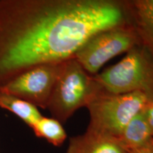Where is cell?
<instances>
[{
  "label": "cell",
  "instance_id": "1",
  "mask_svg": "<svg viewBox=\"0 0 153 153\" xmlns=\"http://www.w3.org/2000/svg\"><path fill=\"white\" fill-rule=\"evenodd\" d=\"M125 0H0V87L74 57L101 30L128 24Z\"/></svg>",
  "mask_w": 153,
  "mask_h": 153
},
{
  "label": "cell",
  "instance_id": "2",
  "mask_svg": "<svg viewBox=\"0 0 153 153\" xmlns=\"http://www.w3.org/2000/svg\"><path fill=\"white\" fill-rule=\"evenodd\" d=\"M100 94L94 75L72 57L62 62L47 109L52 118L65 123L76 111L87 107Z\"/></svg>",
  "mask_w": 153,
  "mask_h": 153
},
{
  "label": "cell",
  "instance_id": "3",
  "mask_svg": "<svg viewBox=\"0 0 153 153\" xmlns=\"http://www.w3.org/2000/svg\"><path fill=\"white\" fill-rule=\"evenodd\" d=\"M101 93L123 94L142 91L153 97V56L142 45L126 53L121 60L94 75Z\"/></svg>",
  "mask_w": 153,
  "mask_h": 153
},
{
  "label": "cell",
  "instance_id": "4",
  "mask_svg": "<svg viewBox=\"0 0 153 153\" xmlns=\"http://www.w3.org/2000/svg\"><path fill=\"white\" fill-rule=\"evenodd\" d=\"M150 98L142 91L100 94L86 107L89 113L87 131L119 138L126 126L143 111Z\"/></svg>",
  "mask_w": 153,
  "mask_h": 153
},
{
  "label": "cell",
  "instance_id": "5",
  "mask_svg": "<svg viewBox=\"0 0 153 153\" xmlns=\"http://www.w3.org/2000/svg\"><path fill=\"white\" fill-rule=\"evenodd\" d=\"M137 45H141L138 36L128 23L94 34L76 51L74 58L86 72L95 75L108 61Z\"/></svg>",
  "mask_w": 153,
  "mask_h": 153
},
{
  "label": "cell",
  "instance_id": "6",
  "mask_svg": "<svg viewBox=\"0 0 153 153\" xmlns=\"http://www.w3.org/2000/svg\"><path fill=\"white\" fill-rule=\"evenodd\" d=\"M63 62L40 65L26 70L2 87L0 91L47 108Z\"/></svg>",
  "mask_w": 153,
  "mask_h": 153
},
{
  "label": "cell",
  "instance_id": "7",
  "mask_svg": "<svg viewBox=\"0 0 153 153\" xmlns=\"http://www.w3.org/2000/svg\"><path fill=\"white\" fill-rule=\"evenodd\" d=\"M129 23L153 56V0H126Z\"/></svg>",
  "mask_w": 153,
  "mask_h": 153
},
{
  "label": "cell",
  "instance_id": "8",
  "mask_svg": "<svg viewBox=\"0 0 153 153\" xmlns=\"http://www.w3.org/2000/svg\"><path fill=\"white\" fill-rule=\"evenodd\" d=\"M65 153H129L119 138L87 131L70 139Z\"/></svg>",
  "mask_w": 153,
  "mask_h": 153
},
{
  "label": "cell",
  "instance_id": "9",
  "mask_svg": "<svg viewBox=\"0 0 153 153\" xmlns=\"http://www.w3.org/2000/svg\"><path fill=\"white\" fill-rule=\"evenodd\" d=\"M119 140L129 153L153 150V134L145 121L143 111L126 126Z\"/></svg>",
  "mask_w": 153,
  "mask_h": 153
},
{
  "label": "cell",
  "instance_id": "10",
  "mask_svg": "<svg viewBox=\"0 0 153 153\" xmlns=\"http://www.w3.org/2000/svg\"><path fill=\"white\" fill-rule=\"evenodd\" d=\"M0 108L13 113L30 128L43 116L34 105L2 91H0Z\"/></svg>",
  "mask_w": 153,
  "mask_h": 153
},
{
  "label": "cell",
  "instance_id": "11",
  "mask_svg": "<svg viewBox=\"0 0 153 153\" xmlns=\"http://www.w3.org/2000/svg\"><path fill=\"white\" fill-rule=\"evenodd\" d=\"M31 129L36 136L46 140L55 147L61 146L68 137L62 124L52 117L43 116L34 124Z\"/></svg>",
  "mask_w": 153,
  "mask_h": 153
},
{
  "label": "cell",
  "instance_id": "12",
  "mask_svg": "<svg viewBox=\"0 0 153 153\" xmlns=\"http://www.w3.org/2000/svg\"><path fill=\"white\" fill-rule=\"evenodd\" d=\"M143 114L149 128L153 134V97L148 101L143 111Z\"/></svg>",
  "mask_w": 153,
  "mask_h": 153
},
{
  "label": "cell",
  "instance_id": "13",
  "mask_svg": "<svg viewBox=\"0 0 153 153\" xmlns=\"http://www.w3.org/2000/svg\"><path fill=\"white\" fill-rule=\"evenodd\" d=\"M131 153H153V150L148 151V152H131Z\"/></svg>",
  "mask_w": 153,
  "mask_h": 153
}]
</instances>
